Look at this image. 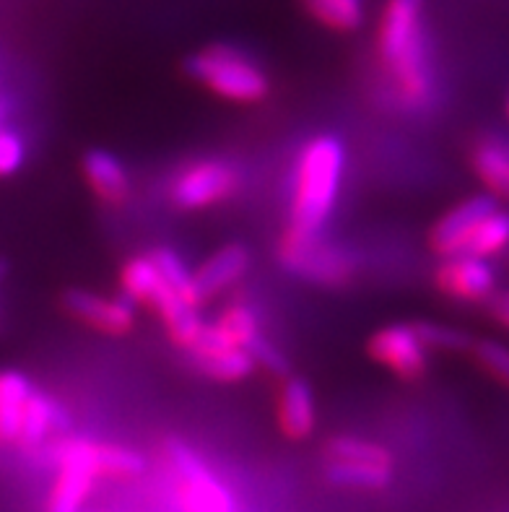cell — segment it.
Listing matches in <instances>:
<instances>
[{
  "label": "cell",
  "instance_id": "cell-11",
  "mask_svg": "<svg viewBox=\"0 0 509 512\" xmlns=\"http://www.w3.org/2000/svg\"><path fill=\"white\" fill-rule=\"evenodd\" d=\"M187 359H190V364L200 375L213 380V383H242V380H247L258 370L245 349L219 344V341L208 338L206 331L200 333L193 349L187 351Z\"/></svg>",
  "mask_w": 509,
  "mask_h": 512
},
{
  "label": "cell",
  "instance_id": "cell-19",
  "mask_svg": "<svg viewBox=\"0 0 509 512\" xmlns=\"http://www.w3.org/2000/svg\"><path fill=\"white\" fill-rule=\"evenodd\" d=\"M34 385L24 372L3 370L0 372V442L19 445L21 424H24V409Z\"/></svg>",
  "mask_w": 509,
  "mask_h": 512
},
{
  "label": "cell",
  "instance_id": "cell-4",
  "mask_svg": "<svg viewBox=\"0 0 509 512\" xmlns=\"http://www.w3.org/2000/svg\"><path fill=\"white\" fill-rule=\"evenodd\" d=\"M278 263L299 279L317 286H346L356 276V255L341 245H333L323 237H297L284 232L276 250Z\"/></svg>",
  "mask_w": 509,
  "mask_h": 512
},
{
  "label": "cell",
  "instance_id": "cell-25",
  "mask_svg": "<svg viewBox=\"0 0 509 512\" xmlns=\"http://www.w3.org/2000/svg\"><path fill=\"white\" fill-rule=\"evenodd\" d=\"M325 458H351V461H380V463H395L393 453L385 445L377 442L361 440V437H333L325 445Z\"/></svg>",
  "mask_w": 509,
  "mask_h": 512
},
{
  "label": "cell",
  "instance_id": "cell-12",
  "mask_svg": "<svg viewBox=\"0 0 509 512\" xmlns=\"http://www.w3.org/2000/svg\"><path fill=\"white\" fill-rule=\"evenodd\" d=\"M276 422L281 435L291 442H304L315 435L317 403L307 380L294 375L284 377L276 401Z\"/></svg>",
  "mask_w": 509,
  "mask_h": 512
},
{
  "label": "cell",
  "instance_id": "cell-3",
  "mask_svg": "<svg viewBox=\"0 0 509 512\" xmlns=\"http://www.w3.org/2000/svg\"><path fill=\"white\" fill-rule=\"evenodd\" d=\"M187 78L224 102L258 104L271 94V78L263 65L232 45H208L185 58Z\"/></svg>",
  "mask_w": 509,
  "mask_h": 512
},
{
  "label": "cell",
  "instance_id": "cell-28",
  "mask_svg": "<svg viewBox=\"0 0 509 512\" xmlns=\"http://www.w3.org/2000/svg\"><path fill=\"white\" fill-rule=\"evenodd\" d=\"M247 354L252 357L255 367L273 377H289V359L284 357V351L273 346L265 336L255 338L250 346H247Z\"/></svg>",
  "mask_w": 509,
  "mask_h": 512
},
{
  "label": "cell",
  "instance_id": "cell-14",
  "mask_svg": "<svg viewBox=\"0 0 509 512\" xmlns=\"http://www.w3.org/2000/svg\"><path fill=\"white\" fill-rule=\"evenodd\" d=\"M247 271H250V250L242 242H229L219 247L193 271L200 299L208 302L211 297H219L245 279Z\"/></svg>",
  "mask_w": 509,
  "mask_h": 512
},
{
  "label": "cell",
  "instance_id": "cell-32",
  "mask_svg": "<svg viewBox=\"0 0 509 512\" xmlns=\"http://www.w3.org/2000/svg\"><path fill=\"white\" fill-rule=\"evenodd\" d=\"M3 276H6V263L0 260V279H3Z\"/></svg>",
  "mask_w": 509,
  "mask_h": 512
},
{
  "label": "cell",
  "instance_id": "cell-8",
  "mask_svg": "<svg viewBox=\"0 0 509 512\" xmlns=\"http://www.w3.org/2000/svg\"><path fill=\"white\" fill-rule=\"evenodd\" d=\"M60 307L68 318L102 336L120 338L136 328V305L125 297H104L91 289L71 286L60 297Z\"/></svg>",
  "mask_w": 509,
  "mask_h": 512
},
{
  "label": "cell",
  "instance_id": "cell-22",
  "mask_svg": "<svg viewBox=\"0 0 509 512\" xmlns=\"http://www.w3.org/2000/svg\"><path fill=\"white\" fill-rule=\"evenodd\" d=\"M509 247V214L507 211H494L486 216L471 234V240L465 242L463 253L460 255H473V258L489 260L491 255H499L502 250Z\"/></svg>",
  "mask_w": 509,
  "mask_h": 512
},
{
  "label": "cell",
  "instance_id": "cell-9",
  "mask_svg": "<svg viewBox=\"0 0 509 512\" xmlns=\"http://www.w3.org/2000/svg\"><path fill=\"white\" fill-rule=\"evenodd\" d=\"M434 286L439 289V294H445L455 302L478 305L497 292V271L484 258L450 255V258H442L434 271Z\"/></svg>",
  "mask_w": 509,
  "mask_h": 512
},
{
  "label": "cell",
  "instance_id": "cell-24",
  "mask_svg": "<svg viewBox=\"0 0 509 512\" xmlns=\"http://www.w3.org/2000/svg\"><path fill=\"white\" fill-rule=\"evenodd\" d=\"M99 468L107 479H136L146 471V458L128 445L102 442L99 445Z\"/></svg>",
  "mask_w": 509,
  "mask_h": 512
},
{
  "label": "cell",
  "instance_id": "cell-7",
  "mask_svg": "<svg viewBox=\"0 0 509 512\" xmlns=\"http://www.w3.org/2000/svg\"><path fill=\"white\" fill-rule=\"evenodd\" d=\"M367 354L403 383H419L429 372V349L413 323L382 325L369 336Z\"/></svg>",
  "mask_w": 509,
  "mask_h": 512
},
{
  "label": "cell",
  "instance_id": "cell-30",
  "mask_svg": "<svg viewBox=\"0 0 509 512\" xmlns=\"http://www.w3.org/2000/svg\"><path fill=\"white\" fill-rule=\"evenodd\" d=\"M486 307H489V315L494 323L509 328V289L491 294V297L486 299Z\"/></svg>",
  "mask_w": 509,
  "mask_h": 512
},
{
  "label": "cell",
  "instance_id": "cell-5",
  "mask_svg": "<svg viewBox=\"0 0 509 512\" xmlns=\"http://www.w3.org/2000/svg\"><path fill=\"white\" fill-rule=\"evenodd\" d=\"M164 458L177 479V500L185 512H237L232 492L213 476L206 461L187 442H164Z\"/></svg>",
  "mask_w": 509,
  "mask_h": 512
},
{
  "label": "cell",
  "instance_id": "cell-6",
  "mask_svg": "<svg viewBox=\"0 0 509 512\" xmlns=\"http://www.w3.org/2000/svg\"><path fill=\"white\" fill-rule=\"evenodd\" d=\"M242 188V172L226 159H195L177 169L167 195L180 211H203L229 201Z\"/></svg>",
  "mask_w": 509,
  "mask_h": 512
},
{
  "label": "cell",
  "instance_id": "cell-1",
  "mask_svg": "<svg viewBox=\"0 0 509 512\" xmlns=\"http://www.w3.org/2000/svg\"><path fill=\"white\" fill-rule=\"evenodd\" d=\"M421 6V0H387L377 32L382 71L390 78L395 104L406 112H421L437 94Z\"/></svg>",
  "mask_w": 509,
  "mask_h": 512
},
{
  "label": "cell",
  "instance_id": "cell-10",
  "mask_svg": "<svg viewBox=\"0 0 509 512\" xmlns=\"http://www.w3.org/2000/svg\"><path fill=\"white\" fill-rule=\"evenodd\" d=\"M497 211V198L489 193L471 195L455 208H450L445 216L434 221L432 232H429V245L439 258H450V255L463 253L465 242L471 240V234L489 214Z\"/></svg>",
  "mask_w": 509,
  "mask_h": 512
},
{
  "label": "cell",
  "instance_id": "cell-2",
  "mask_svg": "<svg viewBox=\"0 0 509 512\" xmlns=\"http://www.w3.org/2000/svg\"><path fill=\"white\" fill-rule=\"evenodd\" d=\"M343 169H346V146L336 133H320L304 143L294 164L286 232L297 237L323 234L341 195Z\"/></svg>",
  "mask_w": 509,
  "mask_h": 512
},
{
  "label": "cell",
  "instance_id": "cell-20",
  "mask_svg": "<svg viewBox=\"0 0 509 512\" xmlns=\"http://www.w3.org/2000/svg\"><path fill=\"white\" fill-rule=\"evenodd\" d=\"M164 279L151 255H133L120 268V289L128 302L136 307H149L154 297L162 292Z\"/></svg>",
  "mask_w": 509,
  "mask_h": 512
},
{
  "label": "cell",
  "instance_id": "cell-15",
  "mask_svg": "<svg viewBox=\"0 0 509 512\" xmlns=\"http://www.w3.org/2000/svg\"><path fill=\"white\" fill-rule=\"evenodd\" d=\"M68 429H71L68 411H63V406L47 393L34 390L24 409V424H21L19 437L21 448H42L52 435H65Z\"/></svg>",
  "mask_w": 509,
  "mask_h": 512
},
{
  "label": "cell",
  "instance_id": "cell-18",
  "mask_svg": "<svg viewBox=\"0 0 509 512\" xmlns=\"http://www.w3.org/2000/svg\"><path fill=\"white\" fill-rule=\"evenodd\" d=\"M206 336L219 341L224 346H237V349H245L255 341V338L263 336V328H260L258 312L252 310L245 302H232L219 312V318L206 323Z\"/></svg>",
  "mask_w": 509,
  "mask_h": 512
},
{
  "label": "cell",
  "instance_id": "cell-26",
  "mask_svg": "<svg viewBox=\"0 0 509 512\" xmlns=\"http://www.w3.org/2000/svg\"><path fill=\"white\" fill-rule=\"evenodd\" d=\"M413 328H416V333H419L429 351H471L473 341H476L465 331H460V328L432 323V320H419V323H413Z\"/></svg>",
  "mask_w": 509,
  "mask_h": 512
},
{
  "label": "cell",
  "instance_id": "cell-13",
  "mask_svg": "<svg viewBox=\"0 0 509 512\" xmlns=\"http://www.w3.org/2000/svg\"><path fill=\"white\" fill-rule=\"evenodd\" d=\"M81 175L104 206H123L130 198L133 182L123 159L107 149H89L81 156Z\"/></svg>",
  "mask_w": 509,
  "mask_h": 512
},
{
  "label": "cell",
  "instance_id": "cell-29",
  "mask_svg": "<svg viewBox=\"0 0 509 512\" xmlns=\"http://www.w3.org/2000/svg\"><path fill=\"white\" fill-rule=\"evenodd\" d=\"M26 162L24 138L11 128H0V177L16 175Z\"/></svg>",
  "mask_w": 509,
  "mask_h": 512
},
{
  "label": "cell",
  "instance_id": "cell-31",
  "mask_svg": "<svg viewBox=\"0 0 509 512\" xmlns=\"http://www.w3.org/2000/svg\"><path fill=\"white\" fill-rule=\"evenodd\" d=\"M6 115H8V102L0 97V128H3V120H6Z\"/></svg>",
  "mask_w": 509,
  "mask_h": 512
},
{
  "label": "cell",
  "instance_id": "cell-21",
  "mask_svg": "<svg viewBox=\"0 0 509 512\" xmlns=\"http://www.w3.org/2000/svg\"><path fill=\"white\" fill-rule=\"evenodd\" d=\"M149 255L156 263V268H159V273H162V279L167 281L169 289H172L177 297L185 299L187 305H193L200 310L203 299H200L198 286H195V276L193 271L187 268L185 260L174 253L172 247H156V250H151Z\"/></svg>",
  "mask_w": 509,
  "mask_h": 512
},
{
  "label": "cell",
  "instance_id": "cell-27",
  "mask_svg": "<svg viewBox=\"0 0 509 512\" xmlns=\"http://www.w3.org/2000/svg\"><path fill=\"white\" fill-rule=\"evenodd\" d=\"M471 354L476 359V364L486 375H491L497 383H502L504 388H509V349L499 341H491V338H481V341H473Z\"/></svg>",
  "mask_w": 509,
  "mask_h": 512
},
{
  "label": "cell",
  "instance_id": "cell-33",
  "mask_svg": "<svg viewBox=\"0 0 509 512\" xmlns=\"http://www.w3.org/2000/svg\"><path fill=\"white\" fill-rule=\"evenodd\" d=\"M507 115H509V102H507Z\"/></svg>",
  "mask_w": 509,
  "mask_h": 512
},
{
  "label": "cell",
  "instance_id": "cell-23",
  "mask_svg": "<svg viewBox=\"0 0 509 512\" xmlns=\"http://www.w3.org/2000/svg\"><path fill=\"white\" fill-rule=\"evenodd\" d=\"M317 21L336 32H354L364 24V0H307Z\"/></svg>",
  "mask_w": 509,
  "mask_h": 512
},
{
  "label": "cell",
  "instance_id": "cell-17",
  "mask_svg": "<svg viewBox=\"0 0 509 512\" xmlns=\"http://www.w3.org/2000/svg\"><path fill=\"white\" fill-rule=\"evenodd\" d=\"M471 167L494 198H509V141L481 138L471 151Z\"/></svg>",
  "mask_w": 509,
  "mask_h": 512
},
{
  "label": "cell",
  "instance_id": "cell-16",
  "mask_svg": "<svg viewBox=\"0 0 509 512\" xmlns=\"http://www.w3.org/2000/svg\"><path fill=\"white\" fill-rule=\"evenodd\" d=\"M325 479L341 489L380 492V489H387L393 484V463L325 458Z\"/></svg>",
  "mask_w": 509,
  "mask_h": 512
}]
</instances>
